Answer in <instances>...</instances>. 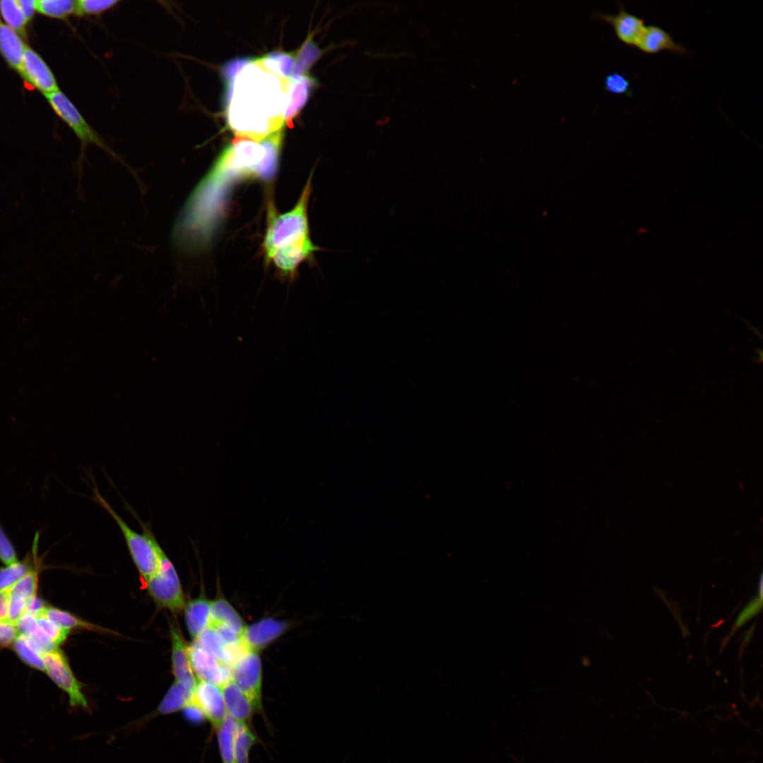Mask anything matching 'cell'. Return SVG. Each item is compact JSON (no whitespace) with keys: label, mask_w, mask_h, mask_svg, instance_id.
I'll use <instances>...</instances> for the list:
<instances>
[{"label":"cell","mask_w":763,"mask_h":763,"mask_svg":"<svg viewBox=\"0 0 763 763\" xmlns=\"http://www.w3.org/2000/svg\"><path fill=\"white\" fill-rule=\"evenodd\" d=\"M210 620L223 624L241 636L245 628L239 613L229 602L222 598L211 602Z\"/></svg>","instance_id":"obj_22"},{"label":"cell","mask_w":763,"mask_h":763,"mask_svg":"<svg viewBox=\"0 0 763 763\" xmlns=\"http://www.w3.org/2000/svg\"><path fill=\"white\" fill-rule=\"evenodd\" d=\"M193 693L194 692L175 681L159 704V714H168L184 709L191 702Z\"/></svg>","instance_id":"obj_23"},{"label":"cell","mask_w":763,"mask_h":763,"mask_svg":"<svg viewBox=\"0 0 763 763\" xmlns=\"http://www.w3.org/2000/svg\"><path fill=\"white\" fill-rule=\"evenodd\" d=\"M318 250L307 236L297 242L278 249L270 257L283 278L292 280L298 266Z\"/></svg>","instance_id":"obj_12"},{"label":"cell","mask_w":763,"mask_h":763,"mask_svg":"<svg viewBox=\"0 0 763 763\" xmlns=\"http://www.w3.org/2000/svg\"><path fill=\"white\" fill-rule=\"evenodd\" d=\"M0 13L9 28L22 37H26V24L28 22L16 0L0 1Z\"/></svg>","instance_id":"obj_28"},{"label":"cell","mask_w":763,"mask_h":763,"mask_svg":"<svg viewBox=\"0 0 763 763\" xmlns=\"http://www.w3.org/2000/svg\"><path fill=\"white\" fill-rule=\"evenodd\" d=\"M39 568L32 569L21 578L10 590L11 596L20 597L28 603L29 609L37 598Z\"/></svg>","instance_id":"obj_31"},{"label":"cell","mask_w":763,"mask_h":763,"mask_svg":"<svg viewBox=\"0 0 763 763\" xmlns=\"http://www.w3.org/2000/svg\"><path fill=\"white\" fill-rule=\"evenodd\" d=\"M290 83L253 58L227 85L225 104L228 125L236 137L260 141L282 129Z\"/></svg>","instance_id":"obj_1"},{"label":"cell","mask_w":763,"mask_h":763,"mask_svg":"<svg viewBox=\"0 0 763 763\" xmlns=\"http://www.w3.org/2000/svg\"><path fill=\"white\" fill-rule=\"evenodd\" d=\"M28 21L32 19L35 9V1L18 0Z\"/></svg>","instance_id":"obj_43"},{"label":"cell","mask_w":763,"mask_h":763,"mask_svg":"<svg viewBox=\"0 0 763 763\" xmlns=\"http://www.w3.org/2000/svg\"><path fill=\"white\" fill-rule=\"evenodd\" d=\"M172 638V670L176 681L191 692L194 691L197 680L191 666L187 646L179 629L170 625Z\"/></svg>","instance_id":"obj_14"},{"label":"cell","mask_w":763,"mask_h":763,"mask_svg":"<svg viewBox=\"0 0 763 763\" xmlns=\"http://www.w3.org/2000/svg\"><path fill=\"white\" fill-rule=\"evenodd\" d=\"M35 9L46 16L64 19L75 13L76 1L37 0L35 1Z\"/></svg>","instance_id":"obj_32"},{"label":"cell","mask_w":763,"mask_h":763,"mask_svg":"<svg viewBox=\"0 0 763 763\" xmlns=\"http://www.w3.org/2000/svg\"><path fill=\"white\" fill-rule=\"evenodd\" d=\"M0 560L5 565H9L18 561L15 547L1 525Z\"/></svg>","instance_id":"obj_38"},{"label":"cell","mask_w":763,"mask_h":763,"mask_svg":"<svg viewBox=\"0 0 763 763\" xmlns=\"http://www.w3.org/2000/svg\"><path fill=\"white\" fill-rule=\"evenodd\" d=\"M231 679L246 694L255 711L260 710L262 667L259 652L247 651L232 664Z\"/></svg>","instance_id":"obj_7"},{"label":"cell","mask_w":763,"mask_h":763,"mask_svg":"<svg viewBox=\"0 0 763 763\" xmlns=\"http://www.w3.org/2000/svg\"><path fill=\"white\" fill-rule=\"evenodd\" d=\"M9 591L0 590V622L8 620Z\"/></svg>","instance_id":"obj_42"},{"label":"cell","mask_w":763,"mask_h":763,"mask_svg":"<svg viewBox=\"0 0 763 763\" xmlns=\"http://www.w3.org/2000/svg\"><path fill=\"white\" fill-rule=\"evenodd\" d=\"M237 722L227 716L216 730L218 744L223 763H236L235 738Z\"/></svg>","instance_id":"obj_24"},{"label":"cell","mask_w":763,"mask_h":763,"mask_svg":"<svg viewBox=\"0 0 763 763\" xmlns=\"http://www.w3.org/2000/svg\"><path fill=\"white\" fill-rule=\"evenodd\" d=\"M45 672L69 696L72 707L88 709L87 700L80 682L75 678L64 653L56 649L42 655Z\"/></svg>","instance_id":"obj_6"},{"label":"cell","mask_w":763,"mask_h":763,"mask_svg":"<svg viewBox=\"0 0 763 763\" xmlns=\"http://www.w3.org/2000/svg\"><path fill=\"white\" fill-rule=\"evenodd\" d=\"M211 602L203 597L190 601L185 607V619L190 635L197 639L208 627Z\"/></svg>","instance_id":"obj_20"},{"label":"cell","mask_w":763,"mask_h":763,"mask_svg":"<svg viewBox=\"0 0 763 763\" xmlns=\"http://www.w3.org/2000/svg\"><path fill=\"white\" fill-rule=\"evenodd\" d=\"M193 672L199 678L221 687L231 679V666L220 662L195 641L188 647Z\"/></svg>","instance_id":"obj_8"},{"label":"cell","mask_w":763,"mask_h":763,"mask_svg":"<svg viewBox=\"0 0 763 763\" xmlns=\"http://www.w3.org/2000/svg\"><path fill=\"white\" fill-rule=\"evenodd\" d=\"M253 58L249 57H237L225 63L221 68V75L225 81V85L231 84L237 74Z\"/></svg>","instance_id":"obj_36"},{"label":"cell","mask_w":763,"mask_h":763,"mask_svg":"<svg viewBox=\"0 0 763 763\" xmlns=\"http://www.w3.org/2000/svg\"><path fill=\"white\" fill-rule=\"evenodd\" d=\"M227 715L237 722H246L253 716L255 709L251 702L230 680L221 686Z\"/></svg>","instance_id":"obj_18"},{"label":"cell","mask_w":763,"mask_h":763,"mask_svg":"<svg viewBox=\"0 0 763 763\" xmlns=\"http://www.w3.org/2000/svg\"><path fill=\"white\" fill-rule=\"evenodd\" d=\"M212 628L224 644L227 646H237L244 644L242 639V636L226 625L211 621L208 625Z\"/></svg>","instance_id":"obj_37"},{"label":"cell","mask_w":763,"mask_h":763,"mask_svg":"<svg viewBox=\"0 0 763 763\" xmlns=\"http://www.w3.org/2000/svg\"><path fill=\"white\" fill-rule=\"evenodd\" d=\"M288 627L287 622L266 617L245 627L242 639L247 650L259 652L280 637Z\"/></svg>","instance_id":"obj_13"},{"label":"cell","mask_w":763,"mask_h":763,"mask_svg":"<svg viewBox=\"0 0 763 763\" xmlns=\"http://www.w3.org/2000/svg\"><path fill=\"white\" fill-rule=\"evenodd\" d=\"M119 3L117 0H78L76 1L75 13L78 15H100L111 9Z\"/></svg>","instance_id":"obj_34"},{"label":"cell","mask_w":763,"mask_h":763,"mask_svg":"<svg viewBox=\"0 0 763 763\" xmlns=\"http://www.w3.org/2000/svg\"><path fill=\"white\" fill-rule=\"evenodd\" d=\"M636 47L649 54L664 51L681 55L687 54L685 47L676 42L668 32L653 25L645 26Z\"/></svg>","instance_id":"obj_15"},{"label":"cell","mask_w":763,"mask_h":763,"mask_svg":"<svg viewBox=\"0 0 763 763\" xmlns=\"http://www.w3.org/2000/svg\"><path fill=\"white\" fill-rule=\"evenodd\" d=\"M19 632L16 624L10 621L0 622V646H12Z\"/></svg>","instance_id":"obj_40"},{"label":"cell","mask_w":763,"mask_h":763,"mask_svg":"<svg viewBox=\"0 0 763 763\" xmlns=\"http://www.w3.org/2000/svg\"><path fill=\"white\" fill-rule=\"evenodd\" d=\"M27 613H28V602L20 597L10 595L8 621L16 625L18 620Z\"/></svg>","instance_id":"obj_39"},{"label":"cell","mask_w":763,"mask_h":763,"mask_svg":"<svg viewBox=\"0 0 763 763\" xmlns=\"http://www.w3.org/2000/svg\"><path fill=\"white\" fill-rule=\"evenodd\" d=\"M603 88L605 91L612 95L630 96L632 94L629 80L623 74L617 72L606 75Z\"/></svg>","instance_id":"obj_35"},{"label":"cell","mask_w":763,"mask_h":763,"mask_svg":"<svg viewBox=\"0 0 763 763\" xmlns=\"http://www.w3.org/2000/svg\"><path fill=\"white\" fill-rule=\"evenodd\" d=\"M259 61L267 70L283 77H290L292 72L295 55L281 51L271 52L259 57Z\"/></svg>","instance_id":"obj_26"},{"label":"cell","mask_w":763,"mask_h":763,"mask_svg":"<svg viewBox=\"0 0 763 763\" xmlns=\"http://www.w3.org/2000/svg\"><path fill=\"white\" fill-rule=\"evenodd\" d=\"M146 584L150 596L159 608L175 613L184 608V593L177 573L163 550L160 552L158 569Z\"/></svg>","instance_id":"obj_4"},{"label":"cell","mask_w":763,"mask_h":763,"mask_svg":"<svg viewBox=\"0 0 763 763\" xmlns=\"http://www.w3.org/2000/svg\"><path fill=\"white\" fill-rule=\"evenodd\" d=\"M55 113L73 130L82 148L89 143L97 145L109 154L117 157L97 133L88 123L71 100L60 90L44 94Z\"/></svg>","instance_id":"obj_5"},{"label":"cell","mask_w":763,"mask_h":763,"mask_svg":"<svg viewBox=\"0 0 763 763\" xmlns=\"http://www.w3.org/2000/svg\"><path fill=\"white\" fill-rule=\"evenodd\" d=\"M40 533L36 532L31 549L25 557L0 569V590L9 591L21 578L32 569L39 568L40 559L37 557Z\"/></svg>","instance_id":"obj_17"},{"label":"cell","mask_w":763,"mask_h":763,"mask_svg":"<svg viewBox=\"0 0 763 763\" xmlns=\"http://www.w3.org/2000/svg\"><path fill=\"white\" fill-rule=\"evenodd\" d=\"M288 94L287 105L284 113L286 124L292 127L293 119L305 105L311 90L316 85V80L307 75H291Z\"/></svg>","instance_id":"obj_16"},{"label":"cell","mask_w":763,"mask_h":763,"mask_svg":"<svg viewBox=\"0 0 763 763\" xmlns=\"http://www.w3.org/2000/svg\"><path fill=\"white\" fill-rule=\"evenodd\" d=\"M37 624L51 642L58 647L67 638L70 630L62 627L41 613L33 615Z\"/></svg>","instance_id":"obj_33"},{"label":"cell","mask_w":763,"mask_h":763,"mask_svg":"<svg viewBox=\"0 0 763 763\" xmlns=\"http://www.w3.org/2000/svg\"><path fill=\"white\" fill-rule=\"evenodd\" d=\"M593 18L610 24L617 39L629 47H637L646 26L642 18L627 11L622 4H620L619 11L616 14L596 12Z\"/></svg>","instance_id":"obj_11"},{"label":"cell","mask_w":763,"mask_h":763,"mask_svg":"<svg viewBox=\"0 0 763 763\" xmlns=\"http://www.w3.org/2000/svg\"><path fill=\"white\" fill-rule=\"evenodd\" d=\"M256 741V736L247 723L237 722L235 738L236 763H250V751Z\"/></svg>","instance_id":"obj_27"},{"label":"cell","mask_w":763,"mask_h":763,"mask_svg":"<svg viewBox=\"0 0 763 763\" xmlns=\"http://www.w3.org/2000/svg\"><path fill=\"white\" fill-rule=\"evenodd\" d=\"M93 482L92 500L103 508L117 524L124 536L130 555L141 576L146 582L157 572L160 564V555L162 550L153 534L150 524L143 522L134 513L142 528L143 533H139L132 529L101 495L94 480Z\"/></svg>","instance_id":"obj_2"},{"label":"cell","mask_w":763,"mask_h":763,"mask_svg":"<svg viewBox=\"0 0 763 763\" xmlns=\"http://www.w3.org/2000/svg\"><path fill=\"white\" fill-rule=\"evenodd\" d=\"M18 656L28 666L45 672L42 653L23 635L19 634L12 645Z\"/></svg>","instance_id":"obj_30"},{"label":"cell","mask_w":763,"mask_h":763,"mask_svg":"<svg viewBox=\"0 0 763 763\" xmlns=\"http://www.w3.org/2000/svg\"><path fill=\"white\" fill-rule=\"evenodd\" d=\"M19 634L27 637L42 653L50 652L57 648L40 628L33 615L27 613L16 623Z\"/></svg>","instance_id":"obj_21"},{"label":"cell","mask_w":763,"mask_h":763,"mask_svg":"<svg viewBox=\"0 0 763 763\" xmlns=\"http://www.w3.org/2000/svg\"><path fill=\"white\" fill-rule=\"evenodd\" d=\"M310 194L311 177L291 211L280 214L272 204L268 207L267 226L263 242L267 260L278 249L309 236L307 208Z\"/></svg>","instance_id":"obj_3"},{"label":"cell","mask_w":763,"mask_h":763,"mask_svg":"<svg viewBox=\"0 0 763 763\" xmlns=\"http://www.w3.org/2000/svg\"><path fill=\"white\" fill-rule=\"evenodd\" d=\"M37 613H42L49 619L55 622L62 627L69 630L71 629H84L95 631L102 630L100 627L84 621L68 612L52 606L45 605Z\"/></svg>","instance_id":"obj_25"},{"label":"cell","mask_w":763,"mask_h":763,"mask_svg":"<svg viewBox=\"0 0 763 763\" xmlns=\"http://www.w3.org/2000/svg\"><path fill=\"white\" fill-rule=\"evenodd\" d=\"M762 594H760L759 597L754 598L745 607L735 621V630L759 612L762 608Z\"/></svg>","instance_id":"obj_41"},{"label":"cell","mask_w":763,"mask_h":763,"mask_svg":"<svg viewBox=\"0 0 763 763\" xmlns=\"http://www.w3.org/2000/svg\"><path fill=\"white\" fill-rule=\"evenodd\" d=\"M23 79L43 94L59 91L55 76L43 59L32 49H25L18 72Z\"/></svg>","instance_id":"obj_10"},{"label":"cell","mask_w":763,"mask_h":763,"mask_svg":"<svg viewBox=\"0 0 763 763\" xmlns=\"http://www.w3.org/2000/svg\"><path fill=\"white\" fill-rule=\"evenodd\" d=\"M191 704L194 705L212 726L217 730L227 718V711L221 687L197 680Z\"/></svg>","instance_id":"obj_9"},{"label":"cell","mask_w":763,"mask_h":763,"mask_svg":"<svg viewBox=\"0 0 763 763\" xmlns=\"http://www.w3.org/2000/svg\"><path fill=\"white\" fill-rule=\"evenodd\" d=\"M321 49L308 37L295 55V62L291 75H307L311 66L321 55Z\"/></svg>","instance_id":"obj_29"},{"label":"cell","mask_w":763,"mask_h":763,"mask_svg":"<svg viewBox=\"0 0 763 763\" xmlns=\"http://www.w3.org/2000/svg\"><path fill=\"white\" fill-rule=\"evenodd\" d=\"M26 47L20 35L0 20V54L18 72L21 68Z\"/></svg>","instance_id":"obj_19"}]
</instances>
